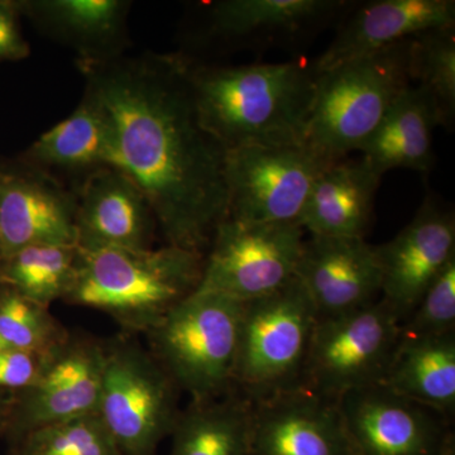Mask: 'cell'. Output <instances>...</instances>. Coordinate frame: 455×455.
Wrapping results in <instances>:
<instances>
[{
  "instance_id": "4fadbf2b",
  "label": "cell",
  "mask_w": 455,
  "mask_h": 455,
  "mask_svg": "<svg viewBox=\"0 0 455 455\" xmlns=\"http://www.w3.org/2000/svg\"><path fill=\"white\" fill-rule=\"evenodd\" d=\"M376 250L382 271L381 299L403 323L455 259L454 212L427 196L414 220Z\"/></svg>"
},
{
  "instance_id": "f1b7e54d",
  "label": "cell",
  "mask_w": 455,
  "mask_h": 455,
  "mask_svg": "<svg viewBox=\"0 0 455 455\" xmlns=\"http://www.w3.org/2000/svg\"><path fill=\"white\" fill-rule=\"evenodd\" d=\"M410 68L411 79L433 95L445 125L451 124L455 113L454 27L431 29L412 37Z\"/></svg>"
},
{
  "instance_id": "ba28073f",
  "label": "cell",
  "mask_w": 455,
  "mask_h": 455,
  "mask_svg": "<svg viewBox=\"0 0 455 455\" xmlns=\"http://www.w3.org/2000/svg\"><path fill=\"white\" fill-rule=\"evenodd\" d=\"M401 325L382 299L341 315L319 317L302 387L339 400L347 392L381 385L400 341Z\"/></svg>"
},
{
  "instance_id": "277c9868",
  "label": "cell",
  "mask_w": 455,
  "mask_h": 455,
  "mask_svg": "<svg viewBox=\"0 0 455 455\" xmlns=\"http://www.w3.org/2000/svg\"><path fill=\"white\" fill-rule=\"evenodd\" d=\"M411 40L317 74L305 145L329 163L361 151L411 85Z\"/></svg>"
},
{
  "instance_id": "6da1fadb",
  "label": "cell",
  "mask_w": 455,
  "mask_h": 455,
  "mask_svg": "<svg viewBox=\"0 0 455 455\" xmlns=\"http://www.w3.org/2000/svg\"><path fill=\"white\" fill-rule=\"evenodd\" d=\"M80 68L112 125L116 169L143 191L167 244L203 254L228 218L226 149L200 122L190 64L148 52Z\"/></svg>"
},
{
  "instance_id": "d6986e66",
  "label": "cell",
  "mask_w": 455,
  "mask_h": 455,
  "mask_svg": "<svg viewBox=\"0 0 455 455\" xmlns=\"http://www.w3.org/2000/svg\"><path fill=\"white\" fill-rule=\"evenodd\" d=\"M42 33L70 47L79 65L123 56L131 3L123 0H31L17 3Z\"/></svg>"
},
{
  "instance_id": "83f0119b",
  "label": "cell",
  "mask_w": 455,
  "mask_h": 455,
  "mask_svg": "<svg viewBox=\"0 0 455 455\" xmlns=\"http://www.w3.org/2000/svg\"><path fill=\"white\" fill-rule=\"evenodd\" d=\"M50 307L4 287L0 292V338L9 348L46 357L68 337Z\"/></svg>"
},
{
  "instance_id": "5bb4252c",
  "label": "cell",
  "mask_w": 455,
  "mask_h": 455,
  "mask_svg": "<svg viewBox=\"0 0 455 455\" xmlns=\"http://www.w3.org/2000/svg\"><path fill=\"white\" fill-rule=\"evenodd\" d=\"M250 455H358L339 401L298 388L252 405Z\"/></svg>"
},
{
  "instance_id": "f546056e",
  "label": "cell",
  "mask_w": 455,
  "mask_h": 455,
  "mask_svg": "<svg viewBox=\"0 0 455 455\" xmlns=\"http://www.w3.org/2000/svg\"><path fill=\"white\" fill-rule=\"evenodd\" d=\"M451 333H455V259L434 280L401 325V334L410 337Z\"/></svg>"
},
{
  "instance_id": "8fae6325",
  "label": "cell",
  "mask_w": 455,
  "mask_h": 455,
  "mask_svg": "<svg viewBox=\"0 0 455 455\" xmlns=\"http://www.w3.org/2000/svg\"><path fill=\"white\" fill-rule=\"evenodd\" d=\"M106 344L68 335L44 362L37 379L8 406L9 440L44 425L97 414Z\"/></svg>"
},
{
  "instance_id": "7a4b0ae2",
  "label": "cell",
  "mask_w": 455,
  "mask_h": 455,
  "mask_svg": "<svg viewBox=\"0 0 455 455\" xmlns=\"http://www.w3.org/2000/svg\"><path fill=\"white\" fill-rule=\"evenodd\" d=\"M190 79L204 130L226 151L305 145L317 80L313 64L190 65Z\"/></svg>"
},
{
  "instance_id": "9a60e30c",
  "label": "cell",
  "mask_w": 455,
  "mask_h": 455,
  "mask_svg": "<svg viewBox=\"0 0 455 455\" xmlns=\"http://www.w3.org/2000/svg\"><path fill=\"white\" fill-rule=\"evenodd\" d=\"M317 319L362 309L381 299L382 271L376 245L364 238L310 235L296 269Z\"/></svg>"
},
{
  "instance_id": "52a82bcc",
  "label": "cell",
  "mask_w": 455,
  "mask_h": 455,
  "mask_svg": "<svg viewBox=\"0 0 455 455\" xmlns=\"http://www.w3.org/2000/svg\"><path fill=\"white\" fill-rule=\"evenodd\" d=\"M99 418L121 455H157L180 415L178 386L134 341L106 344Z\"/></svg>"
},
{
  "instance_id": "8992f818",
  "label": "cell",
  "mask_w": 455,
  "mask_h": 455,
  "mask_svg": "<svg viewBox=\"0 0 455 455\" xmlns=\"http://www.w3.org/2000/svg\"><path fill=\"white\" fill-rule=\"evenodd\" d=\"M317 315L298 278L278 291L244 302L233 394L251 405L304 383Z\"/></svg>"
},
{
  "instance_id": "d590c367",
  "label": "cell",
  "mask_w": 455,
  "mask_h": 455,
  "mask_svg": "<svg viewBox=\"0 0 455 455\" xmlns=\"http://www.w3.org/2000/svg\"><path fill=\"white\" fill-rule=\"evenodd\" d=\"M0 250H2V236H0Z\"/></svg>"
},
{
  "instance_id": "1f68e13d",
  "label": "cell",
  "mask_w": 455,
  "mask_h": 455,
  "mask_svg": "<svg viewBox=\"0 0 455 455\" xmlns=\"http://www.w3.org/2000/svg\"><path fill=\"white\" fill-rule=\"evenodd\" d=\"M17 3L0 2V60H22L29 44L20 31Z\"/></svg>"
},
{
  "instance_id": "ffe728a7",
  "label": "cell",
  "mask_w": 455,
  "mask_h": 455,
  "mask_svg": "<svg viewBox=\"0 0 455 455\" xmlns=\"http://www.w3.org/2000/svg\"><path fill=\"white\" fill-rule=\"evenodd\" d=\"M382 175L363 160L331 161L317 175L300 217L310 235L364 238Z\"/></svg>"
},
{
  "instance_id": "d6a6232c",
  "label": "cell",
  "mask_w": 455,
  "mask_h": 455,
  "mask_svg": "<svg viewBox=\"0 0 455 455\" xmlns=\"http://www.w3.org/2000/svg\"><path fill=\"white\" fill-rule=\"evenodd\" d=\"M439 455H455V436L453 431L448 434Z\"/></svg>"
},
{
  "instance_id": "ac0fdd59",
  "label": "cell",
  "mask_w": 455,
  "mask_h": 455,
  "mask_svg": "<svg viewBox=\"0 0 455 455\" xmlns=\"http://www.w3.org/2000/svg\"><path fill=\"white\" fill-rule=\"evenodd\" d=\"M455 26L453 0H377L359 7L313 62L316 74L431 29Z\"/></svg>"
},
{
  "instance_id": "5b68a950",
  "label": "cell",
  "mask_w": 455,
  "mask_h": 455,
  "mask_svg": "<svg viewBox=\"0 0 455 455\" xmlns=\"http://www.w3.org/2000/svg\"><path fill=\"white\" fill-rule=\"evenodd\" d=\"M244 302L194 291L147 333L151 353L191 403L232 392Z\"/></svg>"
},
{
  "instance_id": "d4e9b609",
  "label": "cell",
  "mask_w": 455,
  "mask_h": 455,
  "mask_svg": "<svg viewBox=\"0 0 455 455\" xmlns=\"http://www.w3.org/2000/svg\"><path fill=\"white\" fill-rule=\"evenodd\" d=\"M252 405L230 394L191 403L173 427L169 455H250Z\"/></svg>"
},
{
  "instance_id": "836d02e7",
  "label": "cell",
  "mask_w": 455,
  "mask_h": 455,
  "mask_svg": "<svg viewBox=\"0 0 455 455\" xmlns=\"http://www.w3.org/2000/svg\"><path fill=\"white\" fill-rule=\"evenodd\" d=\"M8 420V406L0 405V433H4L7 430Z\"/></svg>"
},
{
  "instance_id": "3957f363",
  "label": "cell",
  "mask_w": 455,
  "mask_h": 455,
  "mask_svg": "<svg viewBox=\"0 0 455 455\" xmlns=\"http://www.w3.org/2000/svg\"><path fill=\"white\" fill-rule=\"evenodd\" d=\"M202 253L161 248H77L73 283L64 301L103 311L131 333H149L202 278Z\"/></svg>"
},
{
  "instance_id": "cb8c5ba5",
  "label": "cell",
  "mask_w": 455,
  "mask_h": 455,
  "mask_svg": "<svg viewBox=\"0 0 455 455\" xmlns=\"http://www.w3.org/2000/svg\"><path fill=\"white\" fill-rule=\"evenodd\" d=\"M42 167L94 170L116 167L112 125L100 104L88 92L73 114L41 134L28 151Z\"/></svg>"
},
{
  "instance_id": "484cf974",
  "label": "cell",
  "mask_w": 455,
  "mask_h": 455,
  "mask_svg": "<svg viewBox=\"0 0 455 455\" xmlns=\"http://www.w3.org/2000/svg\"><path fill=\"white\" fill-rule=\"evenodd\" d=\"M76 245L36 244L2 259L0 283L50 307L64 301L76 267Z\"/></svg>"
},
{
  "instance_id": "7c38bea8",
  "label": "cell",
  "mask_w": 455,
  "mask_h": 455,
  "mask_svg": "<svg viewBox=\"0 0 455 455\" xmlns=\"http://www.w3.org/2000/svg\"><path fill=\"white\" fill-rule=\"evenodd\" d=\"M338 401L358 455H439L451 431L444 415L382 383L347 392Z\"/></svg>"
},
{
  "instance_id": "e0dca14e",
  "label": "cell",
  "mask_w": 455,
  "mask_h": 455,
  "mask_svg": "<svg viewBox=\"0 0 455 455\" xmlns=\"http://www.w3.org/2000/svg\"><path fill=\"white\" fill-rule=\"evenodd\" d=\"M156 223L148 200L139 185L122 170L92 171L76 196V247H151Z\"/></svg>"
},
{
  "instance_id": "7402d4cb",
  "label": "cell",
  "mask_w": 455,
  "mask_h": 455,
  "mask_svg": "<svg viewBox=\"0 0 455 455\" xmlns=\"http://www.w3.org/2000/svg\"><path fill=\"white\" fill-rule=\"evenodd\" d=\"M348 5L338 0H221L209 5L212 33L233 41L302 35Z\"/></svg>"
},
{
  "instance_id": "4316f807",
  "label": "cell",
  "mask_w": 455,
  "mask_h": 455,
  "mask_svg": "<svg viewBox=\"0 0 455 455\" xmlns=\"http://www.w3.org/2000/svg\"><path fill=\"white\" fill-rule=\"evenodd\" d=\"M9 455H121L98 414L44 425L11 439Z\"/></svg>"
},
{
  "instance_id": "2e32d148",
  "label": "cell",
  "mask_w": 455,
  "mask_h": 455,
  "mask_svg": "<svg viewBox=\"0 0 455 455\" xmlns=\"http://www.w3.org/2000/svg\"><path fill=\"white\" fill-rule=\"evenodd\" d=\"M0 259L29 245H76V196L44 169L0 172Z\"/></svg>"
},
{
  "instance_id": "4dcf8cb0",
  "label": "cell",
  "mask_w": 455,
  "mask_h": 455,
  "mask_svg": "<svg viewBox=\"0 0 455 455\" xmlns=\"http://www.w3.org/2000/svg\"><path fill=\"white\" fill-rule=\"evenodd\" d=\"M46 357L14 348L0 350V388L22 391L29 387L37 379Z\"/></svg>"
},
{
  "instance_id": "30bf717a",
  "label": "cell",
  "mask_w": 455,
  "mask_h": 455,
  "mask_svg": "<svg viewBox=\"0 0 455 455\" xmlns=\"http://www.w3.org/2000/svg\"><path fill=\"white\" fill-rule=\"evenodd\" d=\"M328 164L307 145L227 149L228 218L244 223H299L314 181Z\"/></svg>"
},
{
  "instance_id": "9c48e42d",
  "label": "cell",
  "mask_w": 455,
  "mask_h": 455,
  "mask_svg": "<svg viewBox=\"0 0 455 455\" xmlns=\"http://www.w3.org/2000/svg\"><path fill=\"white\" fill-rule=\"evenodd\" d=\"M305 230L299 223H244L227 218L215 229L197 291L250 302L296 276Z\"/></svg>"
},
{
  "instance_id": "44dd1931",
  "label": "cell",
  "mask_w": 455,
  "mask_h": 455,
  "mask_svg": "<svg viewBox=\"0 0 455 455\" xmlns=\"http://www.w3.org/2000/svg\"><path fill=\"white\" fill-rule=\"evenodd\" d=\"M439 125L445 121L435 99L423 86L410 85L359 152L382 176L395 169L429 172L435 160L434 131Z\"/></svg>"
},
{
  "instance_id": "e575fe53",
  "label": "cell",
  "mask_w": 455,
  "mask_h": 455,
  "mask_svg": "<svg viewBox=\"0 0 455 455\" xmlns=\"http://www.w3.org/2000/svg\"><path fill=\"white\" fill-rule=\"evenodd\" d=\"M7 348H9V347L7 346V343H5V341L3 340L2 338H0V350H4Z\"/></svg>"
},
{
  "instance_id": "603a6c76",
  "label": "cell",
  "mask_w": 455,
  "mask_h": 455,
  "mask_svg": "<svg viewBox=\"0 0 455 455\" xmlns=\"http://www.w3.org/2000/svg\"><path fill=\"white\" fill-rule=\"evenodd\" d=\"M382 385L451 420L455 410V333L401 334Z\"/></svg>"
}]
</instances>
